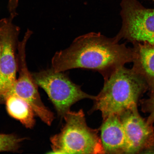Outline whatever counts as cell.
Returning a JSON list of instances; mask_svg holds the SVG:
<instances>
[{"label":"cell","instance_id":"3","mask_svg":"<svg viewBox=\"0 0 154 154\" xmlns=\"http://www.w3.org/2000/svg\"><path fill=\"white\" fill-rule=\"evenodd\" d=\"M61 131L51 138L55 154H105L98 131L88 126L82 109L69 111L63 116Z\"/></svg>","mask_w":154,"mask_h":154},{"label":"cell","instance_id":"14","mask_svg":"<svg viewBox=\"0 0 154 154\" xmlns=\"http://www.w3.org/2000/svg\"><path fill=\"white\" fill-rule=\"evenodd\" d=\"M152 1L154 2V0H152Z\"/></svg>","mask_w":154,"mask_h":154},{"label":"cell","instance_id":"12","mask_svg":"<svg viewBox=\"0 0 154 154\" xmlns=\"http://www.w3.org/2000/svg\"><path fill=\"white\" fill-rule=\"evenodd\" d=\"M142 111L149 114L147 121L150 124L153 125L154 122V91L151 92L149 99L140 101Z\"/></svg>","mask_w":154,"mask_h":154},{"label":"cell","instance_id":"11","mask_svg":"<svg viewBox=\"0 0 154 154\" xmlns=\"http://www.w3.org/2000/svg\"><path fill=\"white\" fill-rule=\"evenodd\" d=\"M23 140L14 135L0 134V152L16 151Z\"/></svg>","mask_w":154,"mask_h":154},{"label":"cell","instance_id":"10","mask_svg":"<svg viewBox=\"0 0 154 154\" xmlns=\"http://www.w3.org/2000/svg\"><path fill=\"white\" fill-rule=\"evenodd\" d=\"M5 99L9 115L20 121L27 128H33L35 124V114L31 106L24 100L15 95H9Z\"/></svg>","mask_w":154,"mask_h":154},{"label":"cell","instance_id":"1","mask_svg":"<svg viewBox=\"0 0 154 154\" xmlns=\"http://www.w3.org/2000/svg\"><path fill=\"white\" fill-rule=\"evenodd\" d=\"M133 48L119 44L115 38L90 32L75 39L70 47L57 52L52 60L55 72L82 68L98 71L105 77L126 63L133 62Z\"/></svg>","mask_w":154,"mask_h":154},{"label":"cell","instance_id":"2","mask_svg":"<svg viewBox=\"0 0 154 154\" xmlns=\"http://www.w3.org/2000/svg\"><path fill=\"white\" fill-rule=\"evenodd\" d=\"M103 89L95 96L92 111L99 110L103 120L137 107L140 98L149 89L147 82L133 69L123 66L104 77Z\"/></svg>","mask_w":154,"mask_h":154},{"label":"cell","instance_id":"8","mask_svg":"<svg viewBox=\"0 0 154 154\" xmlns=\"http://www.w3.org/2000/svg\"><path fill=\"white\" fill-rule=\"evenodd\" d=\"M101 132L105 153L127 154L128 142L119 115H112L103 120Z\"/></svg>","mask_w":154,"mask_h":154},{"label":"cell","instance_id":"13","mask_svg":"<svg viewBox=\"0 0 154 154\" xmlns=\"http://www.w3.org/2000/svg\"><path fill=\"white\" fill-rule=\"evenodd\" d=\"M0 54H1V45H0Z\"/></svg>","mask_w":154,"mask_h":154},{"label":"cell","instance_id":"7","mask_svg":"<svg viewBox=\"0 0 154 154\" xmlns=\"http://www.w3.org/2000/svg\"><path fill=\"white\" fill-rule=\"evenodd\" d=\"M128 143L127 154H136L154 147L153 125L142 118L137 107L119 115Z\"/></svg>","mask_w":154,"mask_h":154},{"label":"cell","instance_id":"4","mask_svg":"<svg viewBox=\"0 0 154 154\" xmlns=\"http://www.w3.org/2000/svg\"><path fill=\"white\" fill-rule=\"evenodd\" d=\"M33 78L37 85L45 90L58 114L61 117L70 111L71 106L77 102L85 99H95V96L83 91L66 75L55 72L52 67L36 73Z\"/></svg>","mask_w":154,"mask_h":154},{"label":"cell","instance_id":"6","mask_svg":"<svg viewBox=\"0 0 154 154\" xmlns=\"http://www.w3.org/2000/svg\"><path fill=\"white\" fill-rule=\"evenodd\" d=\"M27 40L24 38L18 45L19 77L5 99L15 95L26 101L32 107L35 114L44 123L51 125L54 117L53 113L44 105L38 91L37 84L29 72L26 60V45Z\"/></svg>","mask_w":154,"mask_h":154},{"label":"cell","instance_id":"9","mask_svg":"<svg viewBox=\"0 0 154 154\" xmlns=\"http://www.w3.org/2000/svg\"><path fill=\"white\" fill-rule=\"evenodd\" d=\"M132 69L146 81L151 92L154 91V44L134 43Z\"/></svg>","mask_w":154,"mask_h":154},{"label":"cell","instance_id":"5","mask_svg":"<svg viewBox=\"0 0 154 154\" xmlns=\"http://www.w3.org/2000/svg\"><path fill=\"white\" fill-rule=\"evenodd\" d=\"M120 5L122 26L116 40L154 44V8H146L138 0H121Z\"/></svg>","mask_w":154,"mask_h":154}]
</instances>
